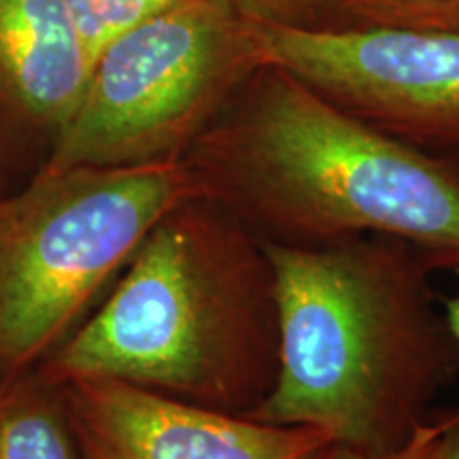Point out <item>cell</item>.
<instances>
[{"instance_id":"obj_1","label":"cell","mask_w":459,"mask_h":459,"mask_svg":"<svg viewBox=\"0 0 459 459\" xmlns=\"http://www.w3.org/2000/svg\"><path fill=\"white\" fill-rule=\"evenodd\" d=\"M198 194L262 243L319 249L387 234L459 273V152H428L332 105L271 62L183 156Z\"/></svg>"},{"instance_id":"obj_2","label":"cell","mask_w":459,"mask_h":459,"mask_svg":"<svg viewBox=\"0 0 459 459\" xmlns=\"http://www.w3.org/2000/svg\"><path fill=\"white\" fill-rule=\"evenodd\" d=\"M279 302V372L254 419L308 426L361 453L404 446L459 377L436 262L387 234L296 249L264 243Z\"/></svg>"},{"instance_id":"obj_3","label":"cell","mask_w":459,"mask_h":459,"mask_svg":"<svg viewBox=\"0 0 459 459\" xmlns=\"http://www.w3.org/2000/svg\"><path fill=\"white\" fill-rule=\"evenodd\" d=\"M277 279L260 238L213 198L175 204L108 294L37 370L107 378L251 417L279 372Z\"/></svg>"},{"instance_id":"obj_4","label":"cell","mask_w":459,"mask_h":459,"mask_svg":"<svg viewBox=\"0 0 459 459\" xmlns=\"http://www.w3.org/2000/svg\"><path fill=\"white\" fill-rule=\"evenodd\" d=\"M194 194L183 158L39 169L24 189L0 194V378L56 351L152 228Z\"/></svg>"},{"instance_id":"obj_5","label":"cell","mask_w":459,"mask_h":459,"mask_svg":"<svg viewBox=\"0 0 459 459\" xmlns=\"http://www.w3.org/2000/svg\"><path fill=\"white\" fill-rule=\"evenodd\" d=\"M260 65L230 0H181L102 51L41 169L181 160Z\"/></svg>"},{"instance_id":"obj_6","label":"cell","mask_w":459,"mask_h":459,"mask_svg":"<svg viewBox=\"0 0 459 459\" xmlns=\"http://www.w3.org/2000/svg\"><path fill=\"white\" fill-rule=\"evenodd\" d=\"M254 30L264 62L332 105L415 147L459 152V32Z\"/></svg>"},{"instance_id":"obj_7","label":"cell","mask_w":459,"mask_h":459,"mask_svg":"<svg viewBox=\"0 0 459 459\" xmlns=\"http://www.w3.org/2000/svg\"><path fill=\"white\" fill-rule=\"evenodd\" d=\"M82 459H315L332 440L107 378L65 383Z\"/></svg>"},{"instance_id":"obj_8","label":"cell","mask_w":459,"mask_h":459,"mask_svg":"<svg viewBox=\"0 0 459 459\" xmlns=\"http://www.w3.org/2000/svg\"><path fill=\"white\" fill-rule=\"evenodd\" d=\"M90 71L88 51L60 0H0L4 145H48L49 156L82 100Z\"/></svg>"},{"instance_id":"obj_9","label":"cell","mask_w":459,"mask_h":459,"mask_svg":"<svg viewBox=\"0 0 459 459\" xmlns=\"http://www.w3.org/2000/svg\"><path fill=\"white\" fill-rule=\"evenodd\" d=\"M0 459H82L62 387L37 368L0 378Z\"/></svg>"},{"instance_id":"obj_10","label":"cell","mask_w":459,"mask_h":459,"mask_svg":"<svg viewBox=\"0 0 459 459\" xmlns=\"http://www.w3.org/2000/svg\"><path fill=\"white\" fill-rule=\"evenodd\" d=\"M321 32H459V0H307Z\"/></svg>"},{"instance_id":"obj_11","label":"cell","mask_w":459,"mask_h":459,"mask_svg":"<svg viewBox=\"0 0 459 459\" xmlns=\"http://www.w3.org/2000/svg\"><path fill=\"white\" fill-rule=\"evenodd\" d=\"M82 39L90 62L94 65L102 51L122 34L152 20L181 0H60Z\"/></svg>"},{"instance_id":"obj_12","label":"cell","mask_w":459,"mask_h":459,"mask_svg":"<svg viewBox=\"0 0 459 459\" xmlns=\"http://www.w3.org/2000/svg\"><path fill=\"white\" fill-rule=\"evenodd\" d=\"M443 415H432L417 429L415 436L402 449L392 453H361L349 446L330 443L315 459H440V440H443Z\"/></svg>"},{"instance_id":"obj_13","label":"cell","mask_w":459,"mask_h":459,"mask_svg":"<svg viewBox=\"0 0 459 459\" xmlns=\"http://www.w3.org/2000/svg\"><path fill=\"white\" fill-rule=\"evenodd\" d=\"M247 20L255 24L300 26L308 24L307 0H230Z\"/></svg>"},{"instance_id":"obj_14","label":"cell","mask_w":459,"mask_h":459,"mask_svg":"<svg viewBox=\"0 0 459 459\" xmlns=\"http://www.w3.org/2000/svg\"><path fill=\"white\" fill-rule=\"evenodd\" d=\"M443 440H440V459H459V409L443 411Z\"/></svg>"},{"instance_id":"obj_15","label":"cell","mask_w":459,"mask_h":459,"mask_svg":"<svg viewBox=\"0 0 459 459\" xmlns=\"http://www.w3.org/2000/svg\"><path fill=\"white\" fill-rule=\"evenodd\" d=\"M443 307H445V311H446V317H449L453 334H455L457 342H459V296L443 298Z\"/></svg>"},{"instance_id":"obj_16","label":"cell","mask_w":459,"mask_h":459,"mask_svg":"<svg viewBox=\"0 0 459 459\" xmlns=\"http://www.w3.org/2000/svg\"><path fill=\"white\" fill-rule=\"evenodd\" d=\"M0 194H3V189H0Z\"/></svg>"}]
</instances>
